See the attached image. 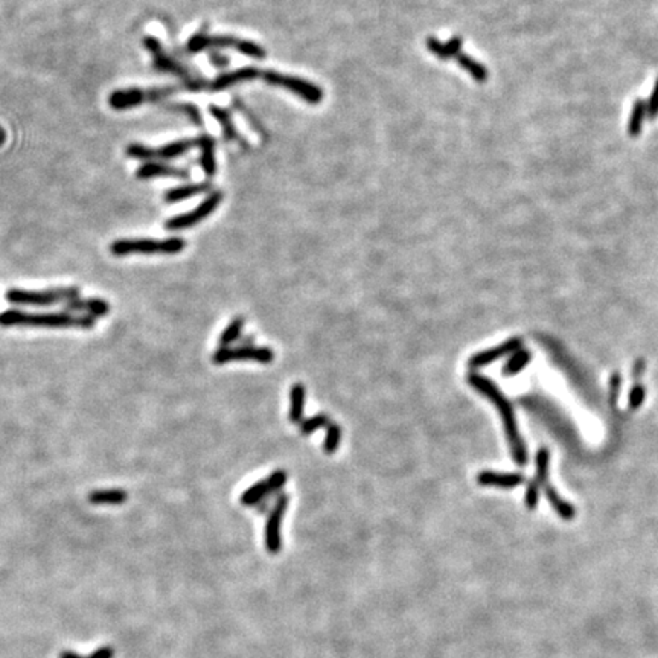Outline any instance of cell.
Here are the masks:
<instances>
[{"label":"cell","mask_w":658,"mask_h":658,"mask_svg":"<svg viewBox=\"0 0 658 658\" xmlns=\"http://www.w3.org/2000/svg\"><path fill=\"white\" fill-rule=\"evenodd\" d=\"M468 383H470L477 392H480L482 395H485L487 400H491L494 403V405L498 408V412H500L502 420L504 422L507 441H509L515 462L520 466L526 465V462H527V450H526L524 442L521 441L520 433H518L514 408H512L511 403L506 400V396L500 391H498V387L491 380H487V378H485L482 375L470 374V375H468Z\"/></svg>","instance_id":"cell-1"},{"label":"cell","mask_w":658,"mask_h":658,"mask_svg":"<svg viewBox=\"0 0 658 658\" xmlns=\"http://www.w3.org/2000/svg\"><path fill=\"white\" fill-rule=\"evenodd\" d=\"M0 326H37V328H81L92 329L95 318L91 316H72L69 313L31 314L18 310H8L0 314Z\"/></svg>","instance_id":"cell-2"},{"label":"cell","mask_w":658,"mask_h":658,"mask_svg":"<svg viewBox=\"0 0 658 658\" xmlns=\"http://www.w3.org/2000/svg\"><path fill=\"white\" fill-rule=\"evenodd\" d=\"M186 241L182 238H166V239H151V238H132V239H117L110 246V252L115 256H128V255H175L185 250Z\"/></svg>","instance_id":"cell-3"},{"label":"cell","mask_w":658,"mask_h":658,"mask_svg":"<svg viewBox=\"0 0 658 658\" xmlns=\"http://www.w3.org/2000/svg\"><path fill=\"white\" fill-rule=\"evenodd\" d=\"M144 46H145V49H148V52L151 54V57H153V64H154L156 71L182 78L185 81V87L189 88V91H192V92H198V91H203V88H207L209 83H204L203 79L194 78L191 74H189V71L185 66H182L180 63L175 62L173 57H169L163 51L162 43L158 42L156 37H151V35L145 37L144 38Z\"/></svg>","instance_id":"cell-4"},{"label":"cell","mask_w":658,"mask_h":658,"mask_svg":"<svg viewBox=\"0 0 658 658\" xmlns=\"http://www.w3.org/2000/svg\"><path fill=\"white\" fill-rule=\"evenodd\" d=\"M6 301L13 305L22 306H52L57 304H67L79 297V290L76 287H64V288H52V290L43 292H28L13 288L8 290Z\"/></svg>","instance_id":"cell-5"},{"label":"cell","mask_w":658,"mask_h":658,"mask_svg":"<svg viewBox=\"0 0 658 658\" xmlns=\"http://www.w3.org/2000/svg\"><path fill=\"white\" fill-rule=\"evenodd\" d=\"M223 47H235L239 54H244L252 58H264L265 49L248 40H238L231 35H207V34H195L187 42V51L197 54L203 52L206 49H223Z\"/></svg>","instance_id":"cell-6"},{"label":"cell","mask_w":658,"mask_h":658,"mask_svg":"<svg viewBox=\"0 0 658 658\" xmlns=\"http://www.w3.org/2000/svg\"><path fill=\"white\" fill-rule=\"evenodd\" d=\"M177 91L175 87H156V88H119L108 98V104L115 110H128L145 103H156L168 98Z\"/></svg>","instance_id":"cell-7"},{"label":"cell","mask_w":658,"mask_h":658,"mask_svg":"<svg viewBox=\"0 0 658 658\" xmlns=\"http://www.w3.org/2000/svg\"><path fill=\"white\" fill-rule=\"evenodd\" d=\"M194 146H197V139H182V141L166 144L161 148H151L142 144H129L125 149V153L127 156L144 162L171 161V158L187 153L189 149H192Z\"/></svg>","instance_id":"cell-8"},{"label":"cell","mask_w":658,"mask_h":658,"mask_svg":"<svg viewBox=\"0 0 658 658\" xmlns=\"http://www.w3.org/2000/svg\"><path fill=\"white\" fill-rule=\"evenodd\" d=\"M262 78L270 86L287 88V91H290V92L296 93L297 96H301L304 101H306V103H310V104L322 103V98H323L322 88L314 86L310 81H305V79H302V78L284 75V74H279V72H275V71L262 72Z\"/></svg>","instance_id":"cell-9"},{"label":"cell","mask_w":658,"mask_h":658,"mask_svg":"<svg viewBox=\"0 0 658 658\" xmlns=\"http://www.w3.org/2000/svg\"><path fill=\"white\" fill-rule=\"evenodd\" d=\"M275 354L270 347L259 346H239V347H219L214 354L212 362L215 364H226L231 362L253 360L262 364L272 363Z\"/></svg>","instance_id":"cell-10"},{"label":"cell","mask_w":658,"mask_h":658,"mask_svg":"<svg viewBox=\"0 0 658 658\" xmlns=\"http://www.w3.org/2000/svg\"><path fill=\"white\" fill-rule=\"evenodd\" d=\"M221 202H223V192H212L206 198V200H203L200 204H198L194 211L166 219L165 229H168V231H182V229H187V227H192L198 223H202L204 218H207L215 211L218 204Z\"/></svg>","instance_id":"cell-11"},{"label":"cell","mask_w":658,"mask_h":658,"mask_svg":"<svg viewBox=\"0 0 658 658\" xmlns=\"http://www.w3.org/2000/svg\"><path fill=\"white\" fill-rule=\"evenodd\" d=\"M288 506V497L285 494H281V497H277V500L273 506V509L270 511V515L267 518V524H265V547L267 552L276 555L282 550V536H281V529H282V520Z\"/></svg>","instance_id":"cell-12"},{"label":"cell","mask_w":658,"mask_h":658,"mask_svg":"<svg viewBox=\"0 0 658 658\" xmlns=\"http://www.w3.org/2000/svg\"><path fill=\"white\" fill-rule=\"evenodd\" d=\"M287 482V473L279 470L275 471L272 475H268L264 480L252 485L248 490L241 495V503L244 506H255L261 503L265 497L272 495L273 492L279 491Z\"/></svg>","instance_id":"cell-13"},{"label":"cell","mask_w":658,"mask_h":658,"mask_svg":"<svg viewBox=\"0 0 658 658\" xmlns=\"http://www.w3.org/2000/svg\"><path fill=\"white\" fill-rule=\"evenodd\" d=\"M520 338H511L506 343L495 346L492 349H487V351H482L470 358V366L471 367H483L487 366L490 363H494L498 358H502L507 354L515 352L518 347H520Z\"/></svg>","instance_id":"cell-14"},{"label":"cell","mask_w":658,"mask_h":658,"mask_svg":"<svg viewBox=\"0 0 658 658\" xmlns=\"http://www.w3.org/2000/svg\"><path fill=\"white\" fill-rule=\"evenodd\" d=\"M258 76H262V72L258 71V69H255V67L238 69V71H235V72L224 74L221 76H218L217 79H214L212 83H209L207 88H209V91H214V92L226 91V88L232 87V86H235L238 83L250 81V79H255Z\"/></svg>","instance_id":"cell-15"},{"label":"cell","mask_w":658,"mask_h":658,"mask_svg":"<svg viewBox=\"0 0 658 658\" xmlns=\"http://www.w3.org/2000/svg\"><path fill=\"white\" fill-rule=\"evenodd\" d=\"M136 177L139 180H146V178L154 177H178V178H187L189 173L186 169L174 168L161 162H145L141 168L136 171Z\"/></svg>","instance_id":"cell-16"},{"label":"cell","mask_w":658,"mask_h":658,"mask_svg":"<svg viewBox=\"0 0 658 658\" xmlns=\"http://www.w3.org/2000/svg\"><path fill=\"white\" fill-rule=\"evenodd\" d=\"M66 310L69 311H78V313H86V316H91L93 318L104 317L110 313V305L105 302L104 299H75V301H71L66 304Z\"/></svg>","instance_id":"cell-17"},{"label":"cell","mask_w":658,"mask_h":658,"mask_svg":"<svg viewBox=\"0 0 658 658\" xmlns=\"http://www.w3.org/2000/svg\"><path fill=\"white\" fill-rule=\"evenodd\" d=\"M477 482L483 486H497V487H515L524 482L521 474H502L494 471H483L478 474Z\"/></svg>","instance_id":"cell-18"},{"label":"cell","mask_w":658,"mask_h":658,"mask_svg":"<svg viewBox=\"0 0 658 658\" xmlns=\"http://www.w3.org/2000/svg\"><path fill=\"white\" fill-rule=\"evenodd\" d=\"M463 45V40L461 37H453L450 42L441 43L437 38L430 37L427 40V47L433 55L441 59H448L451 57H457L461 54V49Z\"/></svg>","instance_id":"cell-19"},{"label":"cell","mask_w":658,"mask_h":658,"mask_svg":"<svg viewBox=\"0 0 658 658\" xmlns=\"http://www.w3.org/2000/svg\"><path fill=\"white\" fill-rule=\"evenodd\" d=\"M212 185L211 182H202V183H195V185H185V186H178L174 189H169L165 194V202L166 203H177L182 200H187V198H192L194 195L198 194H204L207 191H211Z\"/></svg>","instance_id":"cell-20"},{"label":"cell","mask_w":658,"mask_h":658,"mask_svg":"<svg viewBox=\"0 0 658 658\" xmlns=\"http://www.w3.org/2000/svg\"><path fill=\"white\" fill-rule=\"evenodd\" d=\"M197 146H200L202 149L200 163L203 166V171L206 173L207 177H212L217 171L215 141L209 134H203L200 137H197Z\"/></svg>","instance_id":"cell-21"},{"label":"cell","mask_w":658,"mask_h":658,"mask_svg":"<svg viewBox=\"0 0 658 658\" xmlns=\"http://www.w3.org/2000/svg\"><path fill=\"white\" fill-rule=\"evenodd\" d=\"M647 117V104L645 99H635L631 107L630 121H628V134L631 137H639L643 128L645 119Z\"/></svg>","instance_id":"cell-22"},{"label":"cell","mask_w":658,"mask_h":658,"mask_svg":"<svg viewBox=\"0 0 658 658\" xmlns=\"http://www.w3.org/2000/svg\"><path fill=\"white\" fill-rule=\"evenodd\" d=\"M306 391L301 383H296L290 391V421L297 424L302 421Z\"/></svg>","instance_id":"cell-23"},{"label":"cell","mask_w":658,"mask_h":658,"mask_svg":"<svg viewBox=\"0 0 658 658\" xmlns=\"http://www.w3.org/2000/svg\"><path fill=\"white\" fill-rule=\"evenodd\" d=\"M128 494L122 490H103L88 494V502L92 504H122L127 502Z\"/></svg>","instance_id":"cell-24"},{"label":"cell","mask_w":658,"mask_h":658,"mask_svg":"<svg viewBox=\"0 0 658 658\" xmlns=\"http://www.w3.org/2000/svg\"><path fill=\"white\" fill-rule=\"evenodd\" d=\"M456 59H457L458 66L463 67L465 71L475 79V81H478V83H485L486 79H487V76H490V72H487V69H486L483 64H480L478 62H475V59L471 58L470 55H466V54H458V55L456 57Z\"/></svg>","instance_id":"cell-25"},{"label":"cell","mask_w":658,"mask_h":658,"mask_svg":"<svg viewBox=\"0 0 658 658\" xmlns=\"http://www.w3.org/2000/svg\"><path fill=\"white\" fill-rule=\"evenodd\" d=\"M546 495L548 498V502L552 503L556 514L560 515L561 518H564V520H572V518H575V515H576L575 507L570 506L568 503H565L562 498L558 497V494L555 492V490L550 485H546Z\"/></svg>","instance_id":"cell-26"},{"label":"cell","mask_w":658,"mask_h":658,"mask_svg":"<svg viewBox=\"0 0 658 658\" xmlns=\"http://www.w3.org/2000/svg\"><path fill=\"white\" fill-rule=\"evenodd\" d=\"M211 115L217 119V121L219 122V125L223 127V132H224L226 139H229V141H239V136L236 133V129H235L233 124L231 122V116H229V113L226 112L224 108H219V107L212 105L211 107Z\"/></svg>","instance_id":"cell-27"},{"label":"cell","mask_w":658,"mask_h":658,"mask_svg":"<svg viewBox=\"0 0 658 658\" xmlns=\"http://www.w3.org/2000/svg\"><path fill=\"white\" fill-rule=\"evenodd\" d=\"M244 326V318L243 317H236L233 321L227 325V328L223 331L221 337H219V346L221 347H229V345H232L236 338L241 334V329Z\"/></svg>","instance_id":"cell-28"},{"label":"cell","mask_w":658,"mask_h":658,"mask_svg":"<svg viewBox=\"0 0 658 658\" xmlns=\"http://www.w3.org/2000/svg\"><path fill=\"white\" fill-rule=\"evenodd\" d=\"M531 362V354L527 352V351H516L514 352V355L509 358V360H507L504 369H503V374L504 375H515L518 374L520 371H523V369L527 366V363Z\"/></svg>","instance_id":"cell-29"},{"label":"cell","mask_w":658,"mask_h":658,"mask_svg":"<svg viewBox=\"0 0 658 658\" xmlns=\"http://www.w3.org/2000/svg\"><path fill=\"white\" fill-rule=\"evenodd\" d=\"M340 441H342V427L335 422H331L326 427V439L323 444V451L326 454H334L337 451L338 445H340Z\"/></svg>","instance_id":"cell-30"},{"label":"cell","mask_w":658,"mask_h":658,"mask_svg":"<svg viewBox=\"0 0 658 658\" xmlns=\"http://www.w3.org/2000/svg\"><path fill=\"white\" fill-rule=\"evenodd\" d=\"M548 461H550V453L546 448H541L536 454V474H535V483L540 486L541 483L547 485V475H548Z\"/></svg>","instance_id":"cell-31"},{"label":"cell","mask_w":658,"mask_h":658,"mask_svg":"<svg viewBox=\"0 0 658 658\" xmlns=\"http://www.w3.org/2000/svg\"><path fill=\"white\" fill-rule=\"evenodd\" d=\"M331 422H333V421L329 420V417H328L325 413H318V415L310 417V420H305V421L301 424V433L308 436V434H311L313 432L318 430V428L328 427Z\"/></svg>","instance_id":"cell-32"},{"label":"cell","mask_w":658,"mask_h":658,"mask_svg":"<svg viewBox=\"0 0 658 658\" xmlns=\"http://www.w3.org/2000/svg\"><path fill=\"white\" fill-rule=\"evenodd\" d=\"M58 658H115V650L112 646H103V647H99V650H96L95 652H92L91 655H86V657L72 652V651H64L59 654Z\"/></svg>","instance_id":"cell-33"},{"label":"cell","mask_w":658,"mask_h":658,"mask_svg":"<svg viewBox=\"0 0 658 658\" xmlns=\"http://www.w3.org/2000/svg\"><path fill=\"white\" fill-rule=\"evenodd\" d=\"M171 110H175V112H180L183 115H186L189 119H191L192 124L195 125H203V119H202V115L200 112H198V108L194 107L192 104H175V105H171L169 107Z\"/></svg>","instance_id":"cell-34"},{"label":"cell","mask_w":658,"mask_h":658,"mask_svg":"<svg viewBox=\"0 0 658 658\" xmlns=\"http://www.w3.org/2000/svg\"><path fill=\"white\" fill-rule=\"evenodd\" d=\"M647 117L654 121V119L658 117V78L655 79V84L652 88V93L647 99Z\"/></svg>","instance_id":"cell-35"},{"label":"cell","mask_w":658,"mask_h":658,"mask_svg":"<svg viewBox=\"0 0 658 658\" xmlns=\"http://www.w3.org/2000/svg\"><path fill=\"white\" fill-rule=\"evenodd\" d=\"M645 396H646V392H645V387L640 386V384H635L633 388H631V393H630V407L631 408H639L645 400Z\"/></svg>","instance_id":"cell-36"},{"label":"cell","mask_w":658,"mask_h":658,"mask_svg":"<svg viewBox=\"0 0 658 658\" xmlns=\"http://www.w3.org/2000/svg\"><path fill=\"white\" fill-rule=\"evenodd\" d=\"M538 494H540V486H538L535 482H532L529 485V487H527V492H526V504H527V507H529V509H533V507H536Z\"/></svg>","instance_id":"cell-37"},{"label":"cell","mask_w":658,"mask_h":658,"mask_svg":"<svg viewBox=\"0 0 658 658\" xmlns=\"http://www.w3.org/2000/svg\"><path fill=\"white\" fill-rule=\"evenodd\" d=\"M621 376L619 374H614L613 378H611V381H610V398H611V401L614 403L616 401V398H617V393H619L621 391Z\"/></svg>","instance_id":"cell-38"},{"label":"cell","mask_w":658,"mask_h":658,"mask_svg":"<svg viewBox=\"0 0 658 658\" xmlns=\"http://www.w3.org/2000/svg\"><path fill=\"white\" fill-rule=\"evenodd\" d=\"M643 371H645L643 362H642V360H639V362L635 363V366H634V372H633V374H634V376H635V378H639V376L642 375V372H643Z\"/></svg>","instance_id":"cell-39"}]
</instances>
